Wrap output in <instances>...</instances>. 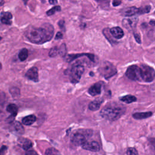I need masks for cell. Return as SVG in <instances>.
Instances as JSON below:
<instances>
[{
	"label": "cell",
	"mask_w": 155,
	"mask_h": 155,
	"mask_svg": "<svg viewBox=\"0 0 155 155\" xmlns=\"http://www.w3.org/2000/svg\"><path fill=\"white\" fill-rule=\"evenodd\" d=\"M53 35V27L47 24L43 27H31L25 32L27 38L35 44H43L50 41Z\"/></svg>",
	"instance_id": "obj_1"
},
{
	"label": "cell",
	"mask_w": 155,
	"mask_h": 155,
	"mask_svg": "<svg viewBox=\"0 0 155 155\" xmlns=\"http://www.w3.org/2000/svg\"><path fill=\"white\" fill-rule=\"evenodd\" d=\"M125 108L122 105L111 104L104 107L100 114L105 119L114 121L119 119L125 113Z\"/></svg>",
	"instance_id": "obj_2"
},
{
	"label": "cell",
	"mask_w": 155,
	"mask_h": 155,
	"mask_svg": "<svg viewBox=\"0 0 155 155\" xmlns=\"http://www.w3.org/2000/svg\"><path fill=\"white\" fill-rule=\"evenodd\" d=\"M99 71L105 78L108 79L117 73V69L111 63L108 61H104L100 65Z\"/></svg>",
	"instance_id": "obj_3"
},
{
	"label": "cell",
	"mask_w": 155,
	"mask_h": 155,
	"mask_svg": "<svg viewBox=\"0 0 155 155\" xmlns=\"http://www.w3.org/2000/svg\"><path fill=\"white\" fill-rule=\"evenodd\" d=\"M141 70L142 81L146 82H150L154 79L155 71L153 68L145 64H142L140 67Z\"/></svg>",
	"instance_id": "obj_4"
},
{
	"label": "cell",
	"mask_w": 155,
	"mask_h": 155,
	"mask_svg": "<svg viewBox=\"0 0 155 155\" xmlns=\"http://www.w3.org/2000/svg\"><path fill=\"white\" fill-rule=\"evenodd\" d=\"M125 74L129 79L133 81H142L140 68L136 65H133L128 67L125 72Z\"/></svg>",
	"instance_id": "obj_5"
},
{
	"label": "cell",
	"mask_w": 155,
	"mask_h": 155,
	"mask_svg": "<svg viewBox=\"0 0 155 155\" xmlns=\"http://www.w3.org/2000/svg\"><path fill=\"white\" fill-rule=\"evenodd\" d=\"M84 71V68L83 65L80 64H76L72 66L71 72H70V78L71 82L72 83H78L81 78L82 74Z\"/></svg>",
	"instance_id": "obj_6"
},
{
	"label": "cell",
	"mask_w": 155,
	"mask_h": 155,
	"mask_svg": "<svg viewBox=\"0 0 155 155\" xmlns=\"http://www.w3.org/2000/svg\"><path fill=\"white\" fill-rule=\"evenodd\" d=\"M138 18L137 17H133L131 18H125L122 21L123 26L129 31L134 30L137 23Z\"/></svg>",
	"instance_id": "obj_7"
},
{
	"label": "cell",
	"mask_w": 155,
	"mask_h": 155,
	"mask_svg": "<svg viewBox=\"0 0 155 155\" xmlns=\"http://www.w3.org/2000/svg\"><path fill=\"white\" fill-rule=\"evenodd\" d=\"M82 148L83 149H85L86 150L96 152L99 151L100 150V146L99 143L96 141H91L88 142L87 140L84 142L82 145Z\"/></svg>",
	"instance_id": "obj_8"
},
{
	"label": "cell",
	"mask_w": 155,
	"mask_h": 155,
	"mask_svg": "<svg viewBox=\"0 0 155 155\" xmlns=\"http://www.w3.org/2000/svg\"><path fill=\"white\" fill-rule=\"evenodd\" d=\"M87 56L91 62H94V55L93 54H90V53H81V54H68L66 56V61L67 62H71L72 61H73L74 59L78 58L79 57H81V56Z\"/></svg>",
	"instance_id": "obj_9"
},
{
	"label": "cell",
	"mask_w": 155,
	"mask_h": 155,
	"mask_svg": "<svg viewBox=\"0 0 155 155\" xmlns=\"http://www.w3.org/2000/svg\"><path fill=\"white\" fill-rule=\"evenodd\" d=\"M87 140L85 135L81 133H76L75 134H74L71 139L72 143L76 146H81Z\"/></svg>",
	"instance_id": "obj_10"
},
{
	"label": "cell",
	"mask_w": 155,
	"mask_h": 155,
	"mask_svg": "<svg viewBox=\"0 0 155 155\" xmlns=\"http://www.w3.org/2000/svg\"><path fill=\"white\" fill-rule=\"evenodd\" d=\"M25 76L28 79H29L35 82H38L39 81L38 68L34 67H32V68H30V69H28L27 70V71L26 72Z\"/></svg>",
	"instance_id": "obj_11"
},
{
	"label": "cell",
	"mask_w": 155,
	"mask_h": 155,
	"mask_svg": "<svg viewBox=\"0 0 155 155\" xmlns=\"http://www.w3.org/2000/svg\"><path fill=\"white\" fill-rule=\"evenodd\" d=\"M139 12L138 8L135 7H129L124 8L121 12V14L125 16H131L136 14H137Z\"/></svg>",
	"instance_id": "obj_12"
},
{
	"label": "cell",
	"mask_w": 155,
	"mask_h": 155,
	"mask_svg": "<svg viewBox=\"0 0 155 155\" xmlns=\"http://www.w3.org/2000/svg\"><path fill=\"white\" fill-rule=\"evenodd\" d=\"M110 33L112 36L116 39H121L124 36V31L119 27H114L110 30Z\"/></svg>",
	"instance_id": "obj_13"
},
{
	"label": "cell",
	"mask_w": 155,
	"mask_h": 155,
	"mask_svg": "<svg viewBox=\"0 0 155 155\" xmlns=\"http://www.w3.org/2000/svg\"><path fill=\"white\" fill-rule=\"evenodd\" d=\"M101 84L100 82H97L90 87L88 92L91 96L98 95L101 92Z\"/></svg>",
	"instance_id": "obj_14"
},
{
	"label": "cell",
	"mask_w": 155,
	"mask_h": 155,
	"mask_svg": "<svg viewBox=\"0 0 155 155\" xmlns=\"http://www.w3.org/2000/svg\"><path fill=\"white\" fill-rule=\"evenodd\" d=\"M12 15L10 12H2L0 16V20L4 24L10 25L12 24Z\"/></svg>",
	"instance_id": "obj_15"
},
{
	"label": "cell",
	"mask_w": 155,
	"mask_h": 155,
	"mask_svg": "<svg viewBox=\"0 0 155 155\" xmlns=\"http://www.w3.org/2000/svg\"><path fill=\"white\" fill-rule=\"evenodd\" d=\"M103 101L104 100L102 98L96 99L90 103L88 105V108L91 111H96L99 109Z\"/></svg>",
	"instance_id": "obj_16"
},
{
	"label": "cell",
	"mask_w": 155,
	"mask_h": 155,
	"mask_svg": "<svg viewBox=\"0 0 155 155\" xmlns=\"http://www.w3.org/2000/svg\"><path fill=\"white\" fill-rule=\"evenodd\" d=\"M12 131H15L17 134H22L24 132V129L23 126L18 121H15L13 123H12Z\"/></svg>",
	"instance_id": "obj_17"
},
{
	"label": "cell",
	"mask_w": 155,
	"mask_h": 155,
	"mask_svg": "<svg viewBox=\"0 0 155 155\" xmlns=\"http://www.w3.org/2000/svg\"><path fill=\"white\" fill-rule=\"evenodd\" d=\"M153 114L151 111L147 112H137L133 114V117L136 119H143L145 118H148L151 116Z\"/></svg>",
	"instance_id": "obj_18"
},
{
	"label": "cell",
	"mask_w": 155,
	"mask_h": 155,
	"mask_svg": "<svg viewBox=\"0 0 155 155\" xmlns=\"http://www.w3.org/2000/svg\"><path fill=\"white\" fill-rule=\"evenodd\" d=\"M36 120V117L35 115L31 114V115H28L25 117H24L22 120V122L23 124L25 125H30L33 124Z\"/></svg>",
	"instance_id": "obj_19"
},
{
	"label": "cell",
	"mask_w": 155,
	"mask_h": 155,
	"mask_svg": "<svg viewBox=\"0 0 155 155\" xmlns=\"http://www.w3.org/2000/svg\"><path fill=\"white\" fill-rule=\"evenodd\" d=\"M7 111L10 113L11 114L10 117H13V119L15 118V117L16 116V115L18 113V107L15 104H10L6 108Z\"/></svg>",
	"instance_id": "obj_20"
},
{
	"label": "cell",
	"mask_w": 155,
	"mask_h": 155,
	"mask_svg": "<svg viewBox=\"0 0 155 155\" xmlns=\"http://www.w3.org/2000/svg\"><path fill=\"white\" fill-rule=\"evenodd\" d=\"M119 99L121 101L124 102L127 104L132 103L133 102H135L137 100L136 97L135 96H133V95H126V96H122V97H120Z\"/></svg>",
	"instance_id": "obj_21"
},
{
	"label": "cell",
	"mask_w": 155,
	"mask_h": 155,
	"mask_svg": "<svg viewBox=\"0 0 155 155\" xmlns=\"http://www.w3.org/2000/svg\"><path fill=\"white\" fill-rule=\"evenodd\" d=\"M18 57L21 61H25L28 57V50L26 48L22 49L19 53Z\"/></svg>",
	"instance_id": "obj_22"
},
{
	"label": "cell",
	"mask_w": 155,
	"mask_h": 155,
	"mask_svg": "<svg viewBox=\"0 0 155 155\" xmlns=\"http://www.w3.org/2000/svg\"><path fill=\"white\" fill-rule=\"evenodd\" d=\"M45 155H61V154L54 148H48L45 150Z\"/></svg>",
	"instance_id": "obj_23"
},
{
	"label": "cell",
	"mask_w": 155,
	"mask_h": 155,
	"mask_svg": "<svg viewBox=\"0 0 155 155\" xmlns=\"http://www.w3.org/2000/svg\"><path fill=\"white\" fill-rule=\"evenodd\" d=\"M10 93L13 97H18L20 96V90L17 87H12L9 90Z\"/></svg>",
	"instance_id": "obj_24"
},
{
	"label": "cell",
	"mask_w": 155,
	"mask_h": 155,
	"mask_svg": "<svg viewBox=\"0 0 155 155\" xmlns=\"http://www.w3.org/2000/svg\"><path fill=\"white\" fill-rule=\"evenodd\" d=\"M139 9V14H144V13H147L148 12H150V10H151V6L150 5H145L140 8H138Z\"/></svg>",
	"instance_id": "obj_25"
},
{
	"label": "cell",
	"mask_w": 155,
	"mask_h": 155,
	"mask_svg": "<svg viewBox=\"0 0 155 155\" xmlns=\"http://www.w3.org/2000/svg\"><path fill=\"white\" fill-rule=\"evenodd\" d=\"M61 11V7L59 6V5H56V6H54L53 7H52L51 9H50L49 10H48L46 13L48 16H51V15H53L54 14L55 12H59Z\"/></svg>",
	"instance_id": "obj_26"
},
{
	"label": "cell",
	"mask_w": 155,
	"mask_h": 155,
	"mask_svg": "<svg viewBox=\"0 0 155 155\" xmlns=\"http://www.w3.org/2000/svg\"><path fill=\"white\" fill-rule=\"evenodd\" d=\"M59 54V48L58 47H53L49 51V53H48V55L50 57H55L56 56H57L58 54Z\"/></svg>",
	"instance_id": "obj_27"
},
{
	"label": "cell",
	"mask_w": 155,
	"mask_h": 155,
	"mask_svg": "<svg viewBox=\"0 0 155 155\" xmlns=\"http://www.w3.org/2000/svg\"><path fill=\"white\" fill-rule=\"evenodd\" d=\"M33 146V143L31 142V141H30V140L28 139H26L24 142H23V144H22V148L24 150H29V149Z\"/></svg>",
	"instance_id": "obj_28"
},
{
	"label": "cell",
	"mask_w": 155,
	"mask_h": 155,
	"mask_svg": "<svg viewBox=\"0 0 155 155\" xmlns=\"http://www.w3.org/2000/svg\"><path fill=\"white\" fill-rule=\"evenodd\" d=\"M59 54L62 57L65 56L67 53V48H66V45L64 43L60 46L59 48Z\"/></svg>",
	"instance_id": "obj_29"
},
{
	"label": "cell",
	"mask_w": 155,
	"mask_h": 155,
	"mask_svg": "<svg viewBox=\"0 0 155 155\" xmlns=\"http://www.w3.org/2000/svg\"><path fill=\"white\" fill-rule=\"evenodd\" d=\"M126 155H138V153L136 148L130 147L127 149Z\"/></svg>",
	"instance_id": "obj_30"
},
{
	"label": "cell",
	"mask_w": 155,
	"mask_h": 155,
	"mask_svg": "<svg viewBox=\"0 0 155 155\" xmlns=\"http://www.w3.org/2000/svg\"><path fill=\"white\" fill-rule=\"evenodd\" d=\"M6 99V96L4 91H0V105H2Z\"/></svg>",
	"instance_id": "obj_31"
},
{
	"label": "cell",
	"mask_w": 155,
	"mask_h": 155,
	"mask_svg": "<svg viewBox=\"0 0 155 155\" xmlns=\"http://www.w3.org/2000/svg\"><path fill=\"white\" fill-rule=\"evenodd\" d=\"M7 151V147L2 145L0 148V155H5Z\"/></svg>",
	"instance_id": "obj_32"
},
{
	"label": "cell",
	"mask_w": 155,
	"mask_h": 155,
	"mask_svg": "<svg viewBox=\"0 0 155 155\" xmlns=\"http://www.w3.org/2000/svg\"><path fill=\"white\" fill-rule=\"evenodd\" d=\"M149 142L151 147L155 150V137H151L149 139Z\"/></svg>",
	"instance_id": "obj_33"
},
{
	"label": "cell",
	"mask_w": 155,
	"mask_h": 155,
	"mask_svg": "<svg viewBox=\"0 0 155 155\" xmlns=\"http://www.w3.org/2000/svg\"><path fill=\"white\" fill-rule=\"evenodd\" d=\"M25 155H39L35 150H29L27 151Z\"/></svg>",
	"instance_id": "obj_34"
},
{
	"label": "cell",
	"mask_w": 155,
	"mask_h": 155,
	"mask_svg": "<svg viewBox=\"0 0 155 155\" xmlns=\"http://www.w3.org/2000/svg\"><path fill=\"white\" fill-rule=\"evenodd\" d=\"M134 37L136 41V42L139 44H140L141 43V40H140V36L137 34V33H134Z\"/></svg>",
	"instance_id": "obj_35"
},
{
	"label": "cell",
	"mask_w": 155,
	"mask_h": 155,
	"mask_svg": "<svg viewBox=\"0 0 155 155\" xmlns=\"http://www.w3.org/2000/svg\"><path fill=\"white\" fill-rule=\"evenodd\" d=\"M63 37L62 36V34L61 33V32H58L56 35V37H55V39H62Z\"/></svg>",
	"instance_id": "obj_36"
},
{
	"label": "cell",
	"mask_w": 155,
	"mask_h": 155,
	"mask_svg": "<svg viewBox=\"0 0 155 155\" xmlns=\"http://www.w3.org/2000/svg\"><path fill=\"white\" fill-rule=\"evenodd\" d=\"M58 25L59 26V27L61 28H62L63 27H64V20H60L58 22Z\"/></svg>",
	"instance_id": "obj_37"
},
{
	"label": "cell",
	"mask_w": 155,
	"mask_h": 155,
	"mask_svg": "<svg viewBox=\"0 0 155 155\" xmlns=\"http://www.w3.org/2000/svg\"><path fill=\"white\" fill-rule=\"evenodd\" d=\"M121 3V1H114L113 2V6H118L120 5V4Z\"/></svg>",
	"instance_id": "obj_38"
},
{
	"label": "cell",
	"mask_w": 155,
	"mask_h": 155,
	"mask_svg": "<svg viewBox=\"0 0 155 155\" xmlns=\"http://www.w3.org/2000/svg\"><path fill=\"white\" fill-rule=\"evenodd\" d=\"M150 24L152 25L155 26V20H151L150 21Z\"/></svg>",
	"instance_id": "obj_39"
},
{
	"label": "cell",
	"mask_w": 155,
	"mask_h": 155,
	"mask_svg": "<svg viewBox=\"0 0 155 155\" xmlns=\"http://www.w3.org/2000/svg\"><path fill=\"white\" fill-rule=\"evenodd\" d=\"M49 2L50 4H56L57 1H49Z\"/></svg>",
	"instance_id": "obj_40"
},
{
	"label": "cell",
	"mask_w": 155,
	"mask_h": 155,
	"mask_svg": "<svg viewBox=\"0 0 155 155\" xmlns=\"http://www.w3.org/2000/svg\"><path fill=\"white\" fill-rule=\"evenodd\" d=\"M1 68H2V65H1V62H0V70L1 69Z\"/></svg>",
	"instance_id": "obj_41"
},
{
	"label": "cell",
	"mask_w": 155,
	"mask_h": 155,
	"mask_svg": "<svg viewBox=\"0 0 155 155\" xmlns=\"http://www.w3.org/2000/svg\"><path fill=\"white\" fill-rule=\"evenodd\" d=\"M1 39H2V38H1V36H0V41H1Z\"/></svg>",
	"instance_id": "obj_42"
}]
</instances>
